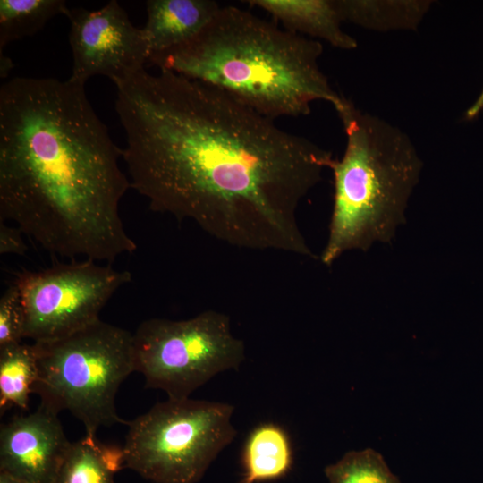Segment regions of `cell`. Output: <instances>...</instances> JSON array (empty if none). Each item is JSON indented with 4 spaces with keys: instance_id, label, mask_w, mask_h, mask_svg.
I'll list each match as a JSON object with an SVG mask.
<instances>
[{
    "instance_id": "cell-11",
    "label": "cell",
    "mask_w": 483,
    "mask_h": 483,
    "mask_svg": "<svg viewBox=\"0 0 483 483\" xmlns=\"http://www.w3.org/2000/svg\"><path fill=\"white\" fill-rule=\"evenodd\" d=\"M220 7L212 0L147 1V22L141 29L148 45L149 57L192 40L212 21Z\"/></svg>"
},
{
    "instance_id": "cell-22",
    "label": "cell",
    "mask_w": 483,
    "mask_h": 483,
    "mask_svg": "<svg viewBox=\"0 0 483 483\" xmlns=\"http://www.w3.org/2000/svg\"><path fill=\"white\" fill-rule=\"evenodd\" d=\"M12 67L13 64L11 59L4 55H0V74L2 78L7 76Z\"/></svg>"
},
{
    "instance_id": "cell-21",
    "label": "cell",
    "mask_w": 483,
    "mask_h": 483,
    "mask_svg": "<svg viewBox=\"0 0 483 483\" xmlns=\"http://www.w3.org/2000/svg\"><path fill=\"white\" fill-rule=\"evenodd\" d=\"M483 110V88L473 104L467 109L466 119L472 120Z\"/></svg>"
},
{
    "instance_id": "cell-5",
    "label": "cell",
    "mask_w": 483,
    "mask_h": 483,
    "mask_svg": "<svg viewBox=\"0 0 483 483\" xmlns=\"http://www.w3.org/2000/svg\"><path fill=\"white\" fill-rule=\"evenodd\" d=\"M38 376L32 393L40 405L58 414L69 411L86 435L117 423L121 384L135 371L133 334L99 319L63 338L32 343Z\"/></svg>"
},
{
    "instance_id": "cell-19",
    "label": "cell",
    "mask_w": 483,
    "mask_h": 483,
    "mask_svg": "<svg viewBox=\"0 0 483 483\" xmlns=\"http://www.w3.org/2000/svg\"><path fill=\"white\" fill-rule=\"evenodd\" d=\"M25 312L19 288L13 282L0 299V347L21 343Z\"/></svg>"
},
{
    "instance_id": "cell-20",
    "label": "cell",
    "mask_w": 483,
    "mask_h": 483,
    "mask_svg": "<svg viewBox=\"0 0 483 483\" xmlns=\"http://www.w3.org/2000/svg\"><path fill=\"white\" fill-rule=\"evenodd\" d=\"M22 231L17 226H10L0 220V254L24 256L28 247Z\"/></svg>"
},
{
    "instance_id": "cell-1",
    "label": "cell",
    "mask_w": 483,
    "mask_h": 483,
    "mask_svg": "<svg viewBox=\"0 0 483 483\" xmlns=\"http://www.w3.org/2000/svg\"><path fill=\"white\" fill-rule=\"evenodd\" d=\"M131 188L239 248L314 257L297 209L334 160L227 92L171 71L114 83Z\"/></svg>"
},
{
    "instance_id": "cell-13",
    "label": "cell",
    "mask_w": 483,
    "mask_h": 483,
    "mask_svg": "<svg viewBox=\"0 0 483 483\" xmlns=\"http://www.w3.org/2000/svg\"><path fill=\"white\" fill-rule=\"evenodd\" d=\"M241 483H261L285 477L293 464L291 438L281 426L265 422L248 435L242 453Z\"/></svg>"
},
{
    "instance_id": "cell-18",
    "label": "cell",
    "mask_w": 483,
    "mask_h": 483,
    "mask_svg": "<svg viewBox=\"0 0 483 483\" xmlns=\"http://www.w3.org/2000/svg\"><path fill=\"white\" fill-rule=\"evenodd\" d=\"M324 472L329 483H401L383 456L371 448L347 452Z\"/></svg>"
},
{
    "instance_id": "cell-12",
    "label": "cell",
    "mask_w": 483,
    "mask_h": 483,
    "mask_svg": "<svg viewBox=\"0 0 483 483\" xmlns=\"http://www.w3.org/2000/svg\"><path fill=\"white\" fill-rule=\"evenodd\" d=\"M250 6L268 13L284 29L325 40L332 47L351 50L356 39L342 29V19L335 0H249Z\"/></svg>"
},
{
    "instance_id": "cell-15",
    "label": "cell",
    "mask_w": 483,
    "mask_h": 483,
    "mask_svg": "<svg viewBox=\"0 0 483 483\" xmlns=\"http://www.w3.org/2000/svg\"><path fill=\"white\" fill-rule=\"evenodd\" d=\"M343 21L385 31L413 30L428 12V1L335 0Z\"/></svg>"
},
{
    "instance_id": "cell-7",
    "label": "cell",
    "mask_w": 483,
    "mask_h": 483,
    "mask_svg": "<svg viewBox=\"0 0 483 483\" xmlns=\"http://www.w3.org/2000/svg\"><path fill=\"white\" fill-rule=\"evenodd\" d=\"M135 371L146 387L184 399L220 372L238 369L245 359L230 318L206 310L185 320L150 318L133 334Z\"/></svg>"
},
{
    "instance_id": "cell-6",
    "label": "cell",
    "mask_w": 483,
    "mask_h": 483,
    "mask_svg": "<svg viewBox=\"0 0 483 483\" xmlns=\"http://www.w3.org/2000/svg\"><path fill=\"white\" fill-rule=\"evenodd\" d=\"M232 404L170 399L129 422L124 467L153 483H198L236 436Z\"/></svg>"
},
{
    "instance_id": "cell-3",
    "label": "cell",
    "mask_w": 483,
    "mask_h": 483,
    "mask_svg": "<svg viewBox=\"0 0 483 483\" xmlns=\"http://www.w3.org/2000/svg\"><path fill=\"white\" fill-rule=\"evenodd\" d=\"M322 52L318 40L227 5L192 40L150 56L147 64L218 88L275 121L307 115L318 100L337 114L345 108L349 100L319 67Z\"/></svg>"
},
{
    "instance_id": "cell-23",
    "label": "cell",
    "mask_w": 483,
    "mask_h": 483,
    "mask_svg": "<svg viewBox=\"0 0 483 483\" xmlns=\"http://www.w3.org/2000/svg\"><path fill=\"white\" fill-rule=\"evenodd\" d=\"M0 483H26L6 472L0 471Z\"/></svg>"
},
{
    "instance_id": "cell-10",
    "label": "cell",
    "mask_w": 483,
    "mask_h": 483,
    "mask_svg": "<svg viewBox=\"0 0 483 483\" xmlns=\"http://www.w3.org/2000/svg\"><path fill=\"white\" fill-rule=\"evenodd\" d=\"M71 442L57 414L40 405L0 428V471L26 483H54Z\"/></svg>"
},
{
    "instance_id": "cell-14",
    "label": "cell",
    "mask_w": 483,
    "mask_h": 483,
    "mask_svg": "<svg viewBox=\"0 0 483 483\" xmlns=\"http://www.w3.org/2000/svg\"><path fill=\"white\" fill-rule=\"evenodd\" d=\"M123 468V448L86 435L71 443L54 483H115L114 475Z\"/></svg>"
},
{
    "instance_id": "cell-9",
    "label": "cell",
    "mask_w": 483,
    "mask_h": 483,
    "mask_svg": "<svg viewBox=\"0 0 483 483\" xmlns=\"http://www.w3.org/2000/svg\"><path fill=\"white\" fill-rule=\"evenodd\" d=\"M65 16L71 24L72 81L85 85L102 75L115 83L145 69L150 55L147 39L117 1L97 10L69 8Z\"/></svg>"
},
{
    "instance_id": "cell-4",
    "label": "cell",
    "mask_w": 483,
    "mask_h": 483,
    "mask_svg": "<svg viewBox=\"0 0 483 483\" xmlns=\"http://www.w3.org/2000/svg\"><path fill=\"white\" fill-rule=\"evenodd\" d=\"M346 134L334 159V204L320 260L331 266L344 252L388 242L405 222L408 200L419 181L422 161L409 136L350 101L338 114Z\"/></svg>"
},
{
    "instance_id": "cell-2",
    "label": "cell",
    "mask_w": 483,
    "mask_h": 483,
    "mask_svg": "<svg viewBox=\"0 0 483 483\" xmlns=\"http://www.w3.org/2000/svg\"><path fill=\"white\" fill-rule=\"evenodd\" d=\"M84 86L21 76L1 86L0 220L51 254L112 262L137 250L119 211L131 182Z\"/></svg>"
},
{
    "instance_id": "cell-8",
    "label": "cell",
    "mask_w": 483,
    "mask_h": 483,
    "mask_svg": "<svg viewBox=\"0 0 483 483\" xmlns=\"http://www.w3.org/2000/svg\"><path fill=\"white\" fill-rule=\"evenodd\" d=\"M131 279L129 271L90 259L23 270L14 283L24 307V338L51 341L92 325L111 297Z\"/></svg>"
},
{
    "instance_id": "cell-17",
    "label": "cell",
    "mask_w": 483,
    "mask_h": 483,
    "mask_svg": "<svg viewBox=\"0 0 483 483\" xmlns=\"http://www.w3.org/2000/svg\"><path fill=\"white\" fill-rule=\"evenodd\" d=\"M64 0H0V53L9 43L34 35L56 15H66Z\"/></svg>"
},
{
    "instance_id": "cell-16",
    "label": "cell",
    "mask_w": 483,
    "mask_h": 483,
    "mask_svg": "<svg viewBox=\"0 0 483 483\" xmlns=\"http://www.w3.org/2000/svg\"><path fill=\"white\" fill-rule=\"evenodd\" d=\"M38 376L32 344L0 347V415L13 407L28 410L30 394Z\"/></svg>"
}]
</instances>
